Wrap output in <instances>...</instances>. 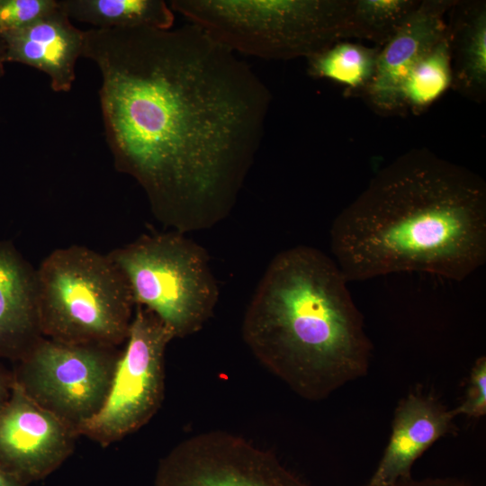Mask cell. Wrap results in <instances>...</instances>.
<instances>
[{
	"instance_id": "cell-1",
	"label": "cell",
	"mask_w": 486,
	"mask_h": 486,
	"mask_svg": "<svg viewBox=\"0 0 486 486\" xmlns=\"http://www.w3.org/2000/svg\"><path fill=\"white\" fill-rule=\"evenodd\" d=\"M117 171L142 187L155 218L186 233L236 204L272 94L252 68L199 27L85 31Z\"/></svg>"
},
{
	"instance_id": "cell-2",
	"label": "cell",
	"mask_w": 486,
	"mask_h": 486,
	"mask_svg": "<svg viewBox=\"0 0 486 486\" xmlns=\"http://www.w3.org/2000/svg\"><path fill=\"white\" fill-rule=\"evenodd\" d=\"M334 261L347 282L399 272L461 281L486 259V185L427 149L382 168L334 220Z\"/></svg>"
},
{
	"instance_id": "cell-3",
	"label": "cell",
	"mask_w": 486,
	"mask_h": 486,
	"mask_svg": "<svg viewBox=\"0 0 486 486\" xmlns=\"http://www.w3.org/2000/svg\"><path fill=\"white\" fill-rule=\"evenodd\" d=\"M334 259L297 246L268 265L242 320L257 361L300 397L318 401L367 374L372 343Z\"/></svg>"
},
{
	"instance_id": "cell-4",
	"label": "cell",
	"mask_w": 486,
	"mask_h": 486,
	"mask_svg": "<svg viewBox=\"0 0 486 486\" xmlns=\"http://www.w3.org/2000/svg\"><path fill=\"white\" fill-rule=\"evenodd\" d=\"M351 0H172L183 15L234 53L286 60L350 38Z\"/></svg>"
},
{
	"instance_id": "cell-5",
	"label": "cell",
	"mask_w": 486,
	"mask_h": 486,
	"mask_svg": "<svg viewBox=\"0 0 486 486\" xmlns=\"http://www.w3.org/2000/svg\"><path fill=\"white\" fill-rule=\"evenodd\" d=\"M36 279L44 338L113 347L125 342L135 304L107 254L78 245L55 249L36 269Z\"/></svg>"
},
{
	"instance_id": "cell-6",
	"label": "cell",
	"mask_w": 486,
	"mask_h": 486,
	"mask_svg": "<svg viewBox=\"0 0 486 486\" xmlns=\"http://www.w3.org/2000/svg\"><path fill=\"white\" fill-rule=\"evenodd\" d=\"M135 307L153 313L176 338L193 335L213 315L219 287L206 250L184 233L142 235L110 251Z\"/></svg>"
},
{
	"instance_id": "cell-7",
	"label": "cell",
	"mask_w": 486,
	"mask_h": 486,
	"mask_svg": "<svg viewBox=\"0 0 486 486\" xmlns=\"http://www.w3.org/2000/svg\"><path fill=\"white\" fill-rule=\"evenodd\" d=\"M118 356L113 346L70 344L43 337L17 362L14 382L78 435L104 406Z\"/></svg>"
},
{
	"instance_id": "cell-8",
	"label": "cell",
	"mask_w": 486,
	"mask_h": 486,
	"mask_svg": "<svg viewBox=\"0 0 486 486\" xmlns=\"http://www.w3.org/2000/svg\"><path fill=\"white\" fill-rule=\"evenodd\" d=\"M174 338L153 313L136 307L106 400L78 434L108 445L147 424L164 398L165 354Z\"/></svg>"
},
{
	"instance_id": "cell-9",
	"label": "cell",
	"mask_w": 486,
	"mask_h": 486,
	"mask_svg": "<svg viewBox=\"0 0 486 486\" xmlns=\"http://www.w3.org/2000/svg\"><path fill=\"white\" fill-rule=\"evenodd\" d=\"M155 486H309L272 453L221 430L181 441L160 461Z\"/></svg>"
},
{
	"instance_id": "cell-10",
	"label": "cell",
	"mask_w": 486,
	"mask_h": 486,
	"mask_svg": "<svg viewBox=\"0 0 486 486\" xmlns=\"http://www.w3.org/2000/svg\"><path fill=\"white\" fill-rule=\"evenodd\" d=\"M76 435L14 382L0 408V468L28 485L44 479L70 455Z\"/></svg>"
},
{
	"instance_id": "cell-11",
	"label": "cell",
	"mask_w": 486,
	"mask_h": 486,
	"mask_svg": "<svg viewBox=\"0 0 486 486\" xmlns=\"http://www.w3.org/2000/svg\"><path fill=\"white\" fill-rule=\"evenodd\" d=\"M454 1H420L396 32L380 48L376 69L363 96L381 114L400 112L401 85L418 60L447 31L446 14Z\"/></svg>"
},
{
	"instance_id": "cell-12",
	"label": "cell",
	"mask_w": 486,
	"mask_h": 486,
	"mask_svg": "<svg viewBox=\"0 0 486 486\" xmlns=\"http://www.w3.org/2000/svg\"><path fill=\"white\" fill-rule=\"evenodd\" d=\"M454 418L452 410L433 395L420 389L410 392L395 409L388 444L368 482L390 483L411 477L418 458L454 431Z\"/></svg>"
},
{
	"instance_id": "cell-13",
	"label": "cell",
	"mask_w": 486,
	"mask_h": 486,
	"mask_svg": "<svg viewBox=\"0 0 486 486\" xmlns=\"http://www.w3.org/2000/svg\"><path fill=\"white\" fill-rule=\"evenodd\" d=\"M0 37L5 62L22 63L45 73L55 92L71 89L76 61L84 51L85 31L76 27L59 6L31 24Z\"/></svg>"
},
{
	"instance_id": "cell-14",
	"label": "cell",
	"mask_w": 486,
	"mask_h": 486,
	"mask_svg": "<svg viewBox=\"0 0 486 486\" xmlns=\"http://www.w3.org/2000/svg\"><path fill=\"white\" fill-rule=\"evenodd\" d=\"M36 269L0 240V359L18 362L41 338Z\"/></svg>"
},
{
	"instance_id": "cell-15",
	"label": "cell",
	"mask_w": 486,
	"mask_h": 486,
	"mask_svg": "<svg viewBox=\"0 0 486 486\" xmlns=\"http://www.w3.org/2000/svg\"><path fill=\"white\" fill-rule=\"evenodd\" d=\"M448 13L451 86L481 103L486 93L485 2L454 1Z\"/></svg>"
},
{
	"instance_id": "cell-16",
	"label": "cell",
	"mask_w": 486,
	"mask_h": 486,
	"mask_svg": "<svg viewBox=\"0 0 486 486\" xmlns=\"http://www.w3.org/2000/svg\"><path fill=\"white\" fill-rule=\"evenodd\" d=\"M71 20L94 29H171L175 21L169 4L163 0H58Z\"/></svg>"
},
{
	"instance_id": "cell-17",
	"label": "cell",
	"mask_w": 486,
	"mask_h": 486,
	"mask_svg": "<svg viewBox=\"0 0 486 486\" xmlns=\"http://www.w3.org/2000/svg\"><path fill=\"white\" fill-rule=\"evenodd\" d=\"M380 48L338 40L307 58L309 74L363 94L374 78Z\"/></svg>"
},
{
	"instance_id": "cell-18",
	"label": "cell",
	"mask_w": 486,
	"mask_h": 486,
	"mask_svg": "<svg viewBox=\"0 0 486 486\" xmlns=\"http://www.w3.org/2000/svg\"><path fill=\"white\" fill-rule=\"evenodd\" d=\"M452 84L446 34L433 45L405 77L399 94L400 112L418 113L437 100Z\"/></svg>"
},
{
	"instance_id": "cell-19",
	"label": "cell",
	"mask_w": 486,
	"mask_h": 486,
	"mask_svg": "<svg viewBox=\"0 0 486 486\" xmlns=\"http://www.w3.org/2000/svg\"><path fill=\"white\" fill-rule=\"evenodd\" d=\"M416 0H351L350 38L367 39L382 47L417 8Z\"/></svg>"
},
{
	"instance_id": "cell-20",
	"label": "cell",
	"mask_w": 486,
	"mask_h": 486,
	"mask_svg": "<svg viewBox=\"0 0 486 486\" xmlns=\"http://www.w3.org/2000/svg\"><path fill=\"white\" fill-rule=\"evenodd\" d=\"M58 7V0H0V35L20 30Z\"/></svg>"
},
{
	"instance_id": "cell-21",
	"label": "cell",
	"mask_w": 486,
	"mask_h": 486,
	"mask_svg": "<svg viewBox=\"0 0 486 486\" xmlns=\"http://www.w3.org/2000/svg\"><path fill=\"white\" fill-rule=\"evenodd\" d=\"M454 416L479 418L486 414V357L476 359L472 365L468 386L462 402L452 409Z\"/></svg>"
},
{
	"instance_id": "cell-22",
	"label": "cell",
	"mask_w": 486,
	"mask_h": 486,
	"mask_svg": "<svg viewBox=\"0 0 486 486\" xmlns=\"http://www.w3.org/2000/svg\"><path fill=\"white\" fill-rule=\"evenodd\" d=\"M362 486H471L454 478H426L416 480L412 476L390 483H373L367 482Z\"/></svg>"
},
{
	"instance_id": "cell-23",
	"label": "cell",
	"mask_w": 486,
	"mask_h": 486,
	"mask_svg": "<svg viewBox=\"0 0 486 486\" xmlns=\"http://www.w3.org/2000/svg\"><path fill=\"white\" fill-rule=\"evenodd\" d=\"M14 383L13 373L0 363V408L8 399Z\"/></svg>"
},
{
	"instance_id": "cell-24",
	"label": "cell",
	"mask_w": 486,
	"mask_h": 486,
	"mask_svg": "<svg viewBox=\"0 0 486 486\" xmlns=\"http://www.w3.org/2000/svg\"><path fill=\"white\" fill-rule=\"evenodd\" d=\"M0 486H29L0 468Z\"/></svg>"
},
{
	"instance_id": "cell-25",
	"label": "cell",
	"mask_w": 486,
	"mask_h": 486,
	"mask_svg": "<svg viewBox=\"0 0 486 486\" xmlns=\"http://www.w3.org/2000/svg\"><path fill=\"white\" fill-rule=\"evenodd\" d=\"M5 52L4 42L0 37V77L4 75Z\"/></svg>"
}]
</instances>
